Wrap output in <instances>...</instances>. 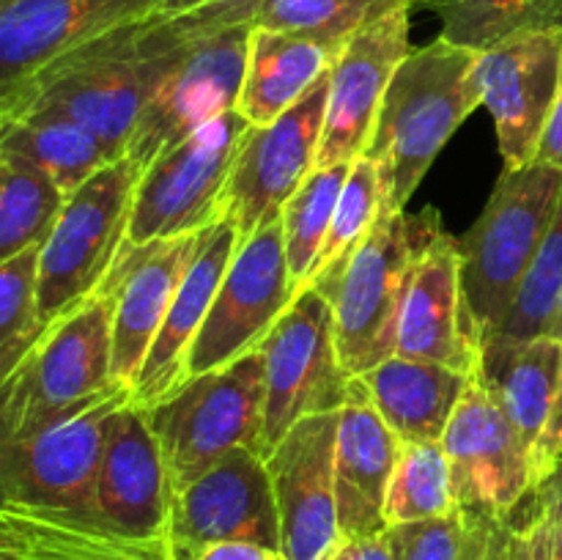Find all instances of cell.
Segmentation results:
<instances>
[{
	"label": "cell",
	"instance_id": "obj_27",
	"mask_svg": "<svg viewBox=\"0 0 562 560\" xmlns=\"http://www.w3.org/2000/svg\"><path fill=\"white\" fill-rule=\"evenodd\" d=\"M562 340L552 335L483 349L481 373L525 445L536 450L558 384Z\"/></svg>",
	"mask_w": 562,
	"mask_h": 560
},
{
	"label": "cell",
	"instance_id": "obj_39",
	"mask_svg": "<svg viewBox=\"0 0 562 560\" xmlns=\"http://www.w3.org/2000/svg\"><path fill=\"white\" fill-rule=\"evenodd\" d=\"M481 560H530V538L525 519H488L483 516Z\"/></svg>",
	"mask_w": 562,
	"mask_h": 560
},
{
	"label": "cell",
	"instance_id": "obj_2",
	"mask_svg": "<svg viewBox=\"0 0 562 560\" xmlns=\"http://www.w3.org/2000/svg\"><path fill=\"white\" fill-rule=\"evenodd\" d=\"M477 49L437 36L401 60L384 91L366 157L382 190V209L404 212L437 154L483 104Z\"/></svg>",
	"mask_w": 562,
	"mask_h": 560
},
{
	"label": "cell",
	"instance_id": "obj_42",
	"mask_svg": "<svg viewBox=\"0 0 562 560\" xmlns=\"http://www.w3.org/2000/svg\"><path fill=\"white\" fill-rule=\"evenodd\" d=\"M530 511L562 525V461L558 464V470L552 472V478L532 494Z\"/></svg>",
	"mask_w": 562,
	"mask_h": 560
},
{
	"label": "cell",
	"instance_id": "obj_41",
	"mask_svg": "<svg viewBox=\"0 0 562 560\" xmlns=\"http://www.w3.org/2000/svg\"><path fill=\"white\" fill-rule=\"evenodd\" d=\"M190 560H285V555L280 549L250 541H220L203 547Z\"/></svg>",
	"mask_w": 562,
	"mask_h": 560
},
{
	"label": "cell",
	"instance_id": "obj_40",
	"mask_svg": "<svg viewBox=\"0 0 562 560\" xmlns=\"http://www.w3.org/2000/svg\"><path fill=\"white\" fill-rule=\"evenodd\" d=\"M527 538H530V560H562V525L541 514L525 516Z\"/></svg>",
	"mask_w": 562,
	"mask_h": 560
},
{
	"label": "cell",
	"instance_id": "obj_20",
	"mask_svg": "<svg viewBox=\"0 0 562 560\" xmlns=\"http://www.w3.org/2000/svg\"><path fill=\"white\" fill-rule=\"evenodd\" d=\"M198 234L126 245L104 275L115 291L113 307V379L135 388L143 360L162 327L181 278L195 258Z\"/></svg>",
	"mask_w": 562,
	"mask_h": 560
},
{
	"label": "cell",
	"instance_id": "obj_4",
	"mask_svg": "<svg viewBox=\"0 0 562 560\" xmlns=\"http://www.w3.org/2000/svg\"><path fill=\"white\" fill-rule=\"evenodd\" d=\"M562 201V170L536 163L505 170L481 217L459 239L461 280L483 346L505 318L547 242Z\"/></svg>",
	"mask_w": 562,
	"mask_h": 560
},
{
	"label": "cell",
	"instance_id": "obj_43",
	"mask_svg": "<svg viewBox=\"0 0 562 560\" xmlns=\"http://www.w3.org/2000/svg\"><path fill=\"white\" fill-rule=\"evenodd\" d=\"M541 163L554 165V168L562 170V86L558 93V102H554L552 119H549L547 132H543L541 148H538V157Z\"/></svg>",
	"mask_w": 562,
	"mask_h": 560
},
{
	"label": "cell",
	"instance_id": "obj_10",
	"mask_svg": "<svg viewBox=\"0 0 562 560\" xmlns=\"http://www.w3.org/2000/svg\"><path fill=\"white\" fill-rule=\"evenodd\" d=\"M296 296L283 247V223L261 225L236 245L201 333L187 355V379L261 349Z\"/></svg>",
	"mask_w": 562,
	"mask_h": 560
},
{
	"label": "cell",
	"instance_id": "obj_36",
	"mask_svg": "<svg viewBox=\"0 0 562 560\" xmlns=\"http://www.w3.org/2000/svg\"><path fill=\"white\" fill-rule=\"evenodd\" d=\"M393 560H481L483 516L456 508L439 519L387 527Z\"/></svg>",
	"mask_w": 562,
	"mask_h": 560
},
{
	"label": "cell",
	"instance_id": "obj_16",
	"mask_svg": "<svg viewBox=\"0 0 562 560\" xmlns=\"http://www.w3.org/2000/svg\"><path fill=\"white\" fill-rule=\"evenodd\" d=\"M412 5L395 9L382 20L346 38L327 71V110L316 168L355 163L371 143L384 91L401 60L412 53Z\"/></svg>",
	"mask_w": 562,
	"mask_h": 560
},
{
	"label": "cell",
	"instance_id": "obj_30",
	"mask_svg": "<svg viewBox=\"0 0 562 560\" xmlns=\"http://www.w3.org/2000/svg\"><path fill=\"white\" fill-rule=\"evenodd\" d=\"M448 42L486 49L521 31L562 27V0H428Z\"/></svg>",
	"mask_w": 562,
	"mask_h": 560
},
{
	"label": "cell",
	"instance_id": "obj_3",
	"mask_svg": "<svg viewBox=\"0 0 562 560\" xmlns=\"http://www.w3.org/2000/svg\"><path fill=\"white\" fill-rule=\"evenodd\" d=\"M437 223L439 212L431 206L417 217L379 209L349 261L311 285L333 305L335 346L349 377H362L395 355L417 256Z\"/></svg>",
	"mask_w": 562,
	"mask_h": 560
},
{
	"label": "cell",
	"instance_id": "obj_18",
	"mask_svg": "<svg viewBox=\"0 0 562 560\" xmlns=\"http://www.w3.org/2000/svg\"><path fill=\"white\" fill-rule=\"evenodd\" d=\"M395 355L439 362L464 377L481 371L483 338L464 294L459 239L442 228V220L426 236L417 256Z\"/></svg>",
	"mask_w": 562,
	"mask_h": 560
},
{
	"label": "cell",
	"instance_id": "obj_24",
	"mask_svg": "<svg viewBox=\"0 0 562 560\" xmlns=\"http://www.w3.org/2000/svg\"><path fill=\"white\" fill-rule=\"evenodd\" d=\"M0 560H176V552L168 536H126L91 514L0 497Z\"/></svg>",
	"mask_w": 562,
	"mask_h": 560
},
{
	"label": "cell",
	"instance_id": "obj_8",
	"mask_svg": "<svg viewBox=\"0 0 562 560\" xmlns=\"http://www.w3.org/2000/svg\"><path fill=\"white\" fill-rule=\"evenodd\" d=\"M247 126L239 110H228L176 146L162 148L137 181L126 245L198 234L217 223Z\"/></svg>",
	"mask_w": 562,
	"mask_h": 560
},
{
	"label": "cell",
	"instance_id": "obj_26",
	"mask_svg": "<svg viewBox=\"0 0 562 560\" xmlns=\"http://www.w3.org/2000/svg\"><path fill=\"white\" fill-rule=\"evenodd\" d=\"M338 49L316 38L252 25L236 110L250 126L272 124L327 75Z\"/></svg>",
	"mask_w": 562,
	"mask_h": 560
},
{
	"label": "cell",
	"instance_id": "obj_32",
	"mask_svg": "<svg viewBox=\"0 0 562 560\" xmlns=\"http://www.w3.org/2000/svg\"><path fill=\"white\" fill-rule=\"evenodd\" d=\"M459 508L442 443H401L398 461L384 497V522L412 525Z\"/></svg>",
	"mask_w": 562,
	"mask_h": 560
},
{
	"label": "cell",
	"instance_id": "obj_46",
	"mask_svg": "<svg viewBox=\"0 0 562 560\" xmlns=\"http://www.w3.org/2000/svg\"><path fill=\"white\" fill-rule=\"evenodd\" d=\"M547 335H552V338L562 340V291H560V300H558V311H554L552 324H549Z\"/></svg>",
	"mask_w": 562,
	"mask_h": 560
},
{
	"label": "cell",
	"instance_id": "obj_28",
	"mask_svg": "<svg viewBox=\"0 0 562 560\" xmlns=\"http://www.w3.org/2000/svg\"><path fill=\"white\" fill-rule=\"evenodd\" d=\"M0 148L36 165L64 198L119 159L99 137L58 115H0Z\"/></svg>",
	"mask_w": 562,
	"mask_h": 560
},
{
	"label": "cell",
	"instance_id": "obj_1",
	"mask_svg": "<svg viewBox=\"0 0 562 560\" xmlns=\"http://www.w3.org/2000/svg\"><path fill=\"white\" fill-rule=\"evenodd\" d=\"M179 20L143 16L75 49L22 88L0 115H58L124 157L148 99L195 38Z\"/></svg>",
	"mask_w": 562,
	"mask_h": 560
},
{
	"label": "cell",
	"instance_id": "obj_38",
	"mask_svg": "<svg viewBox=\"0 0 562 560\" xmlns=\"http://www.w3.org/2000/svg\"><path fill=\"white\" fill-rule=\"evenodd\" d=\"M562 461V351H560V371L558 384H554L552 410H549L547 426L538 437L536 450H532V494L552 478Z\"/></svg>",
	"mask_w": 562,
	"mask_h": 560
},
{
	"label": "cell",
	"instance_id": "obj_33",
	"mask_svg": "<svg viewBox=\"0 0 562 560\" xmlns=\"http://www.w3.org/2000/svg\"><path fill=\"white\" fill-rule=\"evenodd\" d=\"M415 3L417 0H263L252 25L344 47L346 38L360 27Z\"/></svg>",
	"mask_w": 562,
	"mask_h": 560
},
{
	"label": "cell",
	"instance_id": "obj_17",
	"mask_svg": "<svg viewBox=\"0 0 562 560\" xmlns=\"http://www.w3.org/2000/svg\"><path fill=\"white\" fill-rule=\"evenodd\" d=\"M338 412L302 417L267 456L285 560H322L344 541L335 500Z\"/></svg>",
	"mask_w": 562,
	"mask_h": 560
},
{
	"label": "cell",
	"instance_id": "obj_35",
	"mask_svg": "<svg viewBox=\"0 0 562 560\" xmlns=\"http://www.w3.org/2000/svg\"><path fill=\"white\" fill-rule=\"evenodd\" d=\"M379 209H382V190H379V176L371 159L362 154L351 163L349 179H346L344 192H340L338 209H335L333 225L327 231L322 250H318L313 272L307 278L305 289L329 275L333 269L344 267L351 253L357 250L362 239L368 236L371 225L376 223Z\"/></svg>",
	"mask_w": 562,
	"mask_h": 560
},
{
	"label": "cell",
	"instance_id": "obj_12",
	"mask_svg": "<svg viewBox=\"0 0 562 560\" xmlns=\"http://www.w3.org/2000/svg\"><path fill=\"white\" fill-rule=\"evenodd\" d=\"M327 88L324 75L272 124L247 126L223 201V217L231 220L239 242L278 220L289 198L316 170Z\"/></svg>",
	"mask_w": 562,
	"mask_h": 560
},
{
	"label": "cell",
	"instance_id": "obj_44",
	"mask_svg": "<svg viewBox=\"0 0 562 560\" xmlns=\"http://www.w3.org/2000/svg\"><path fill=\"white\" fill-rule=\"evenodd\" d=\"M355 555L357 560H393V552H390L387 530L376 533V536L355 538Z\"/></svg>",
	"mask_w": 562,
	"mask_h": 560
},
{
	"label": "cell",
	"instance_id": "obj_15",
	"mask_svg": "<svg viewBox=\"0 0 562 560\" xmlns=\"http://www.w3.org/2000/svg\"><path fill=\"white\" fill-rule=\"evenodd\" d=\"M168 538L176 560L209 544L250 541L280 549V516L267 461L239 448L173 492Z\"/></svg>",
	"mask_w": 562,
	"mask_h": 560
},
{
	"label": "cell",
	"instance_id": "obj_9",
	"mask_svg": "<svg viewBox=\"0 0 562 560\" xmlns=\"http://www.w3.org/2000/svg\"><path fill=\"white\" fill-rule=\"evenodd\" d=\"M267 360L261 459L278 448L302 417L338 412L349 399L351 379L335 346L333 305L318 289L294 296L261 344Z\"/></svg>",
	"mask_w": 562,
	"mask_h": 560
},
{
	"label": "cell",
	"instance_id": "obj_19",
	"mask_svg": "<svg viewBox=\"0 0 562 560\" xmlns=\"http://www.w3.org/2000/svg\"><path fill=\"white\" fill-rule=\"evenodd\" d=\"M154 0H0V108L93 38L151 14Z\"/></svg>",
	"mask_w": 562,
	"mask_h": 560
},
{
	"label": "cell",
	"instance_id": "obj_25",
	"mask_svg": "<svg viewBox=\"0 0 562 560\" xmlns=\"http://www.w3.org/2000/svg\"><path fill=\"white\" fill-rule=\"evenodd\" d=\"M360 379L401 443H442L472 377L439 362L393 355Z\"/></svg>",
	"mask_w": 562,
	"mask_h": 560
},
{
	"label": "cell",
	"instance_id": "obj_29",
	"mask_svg": "<svg viewBox=\"0 0 562 560\" xmlns=\"http://www.w3.org/2000/svg\"><path fill=\"white\" fill-rule=\"evenodd\" d=\"M64 201L36 165L0 148V267L47 239Z\"/></svg>",
	"mask_w": 562,
	"mask_h": 560
},
{
	"label": "cell",
	"instance_id": "obj_13",
	"mask_svg": "<svg viewBox=\"0 0 562 560\" xmlns=\"http://www.w3.org/2000/svg\"><path fill=\"white\" fill-rule=\"evenodd\" d=\"M252 22L195 38L148 99L126 154L146 168L162 148L176 146L217 115L236 110L245 80Z\"/></svg>",
	"mask_w": 562,
	"mask_h": 560
},
{
	"label": "cell",
	"instance_id": "obj_6",
	"mask_svg": "<svg viewBox=\"0 0 562 560\" xmlns=\"http://www.w3.org/2000/svg\"><path fill=\"white\" fill-rule=\"evenodd\" d=\"M267 360L256 349L214 371L190 377L148 406L146 417L162 448L173 492L195 481L231 450L261 456Z\"/></svg>",
	"mask_w": 562,
	"mask_h": 560
},
{
	"label": "cell",
	"instance_id": "obj_31",
	"mask_svg": "<svg viewBox=\"0 0 562 560\" xmlns=\"http://www.w3.org/2000/svg\"><path fill=\"white\" fill-rule=\"evenodd\" d=\"M349 170L351 163L333 165V168H316L302 181L300 190L289 198V203L280 212L285 261H289V272L296 285V294L305 291L318 250H322L324 239H327V231L333 225L335 209H338Z\"/></svg>",
	"mask_w": 562,
	"mask_h": 560
},
{
	"label": "cell",
	"instance_id": "obj_5",
	"mask_svg": "<svg viewBox=\"0 0 562 560\" xmlns=\"http://www.w3.org/2000/svg\"><path fill=\"white\" fill-rule=\"evenodd\" d=\"M113 307L108 280L55 318L0 388V439L31 437L113 384Z\"/></svg>",
	"mask_w": 562,
	"mask_h": 560
},
{
	"label": "cell",
	"instance_id": "obj_23",
	"mask_svg": "<svg viewBox=\"0 0 562 560\" xmlns=\"http://www.w3.org/2000/svg\"><path fill=\"white\" fill-rule=\"evenodd\" d=\"M239 236L228 217H220L201 231L195 258L181 278L179 291L168 307L162 327L143 360L137 382L132 388V401L143 410L159 404L165 395L179 390L187 382V355H190L195 335L201 333L206 313L212 307L223 275L234 258Z\"/></svg>",
	"mask_w": 562,
	"mask_h": 560
},
{
	"label": "cell",
	"instance_id": "obj_47",
	"mask_svg": "<svg viewBox=\"0 0 562 560\" xmlns=\"http://www.w3.org/2000/svg\"><path fill=\"white\" fill-rule=\"evenodd\" d=\"M426 3H428V0H426Z\"/></svg>",
	"mask_w": 562,
	"mask_h": 560
},
{
	"label": "cell",
	"instance_id": "obj_45",
	"mask_svg": "<svg viewBox=\"0 0 562 560\" xmlns=\"http://www.w3.org/2000/svg\"><path fill=\"white\" fill-rule=\"evenodd\" d=\"M322 560H357V555H355V541H349V538H344V541H340L335 549H329V552L324 555Z\"/></svg>",
	"mask_w": 562,
	"mask_h": 560
},
{
	"label": "cell",
	"instance_id": "obj_21",
	"mask_svg": "<svg viewBox=\"0 0 562 560\" xmlns=\"http://www.w3.org/2000/svg\"><path fill=\"white\" fill-rule=\"evenodd\" d=\"M173 486L143 406L130 401L110 426L97 478V516L137 538L168 536Z\"/></svg>",
	"mask_w": 562,
	"mask_h": 560
},
{
	"label": "cell",
	"instance_id": "obj_34",
	"mask_svg": "<svg viewBox=\"0 0 562 560\" xmlns=\"http://www.w3.org/2000/svg\"><path fill=\"white\" fill-rule=\"evenodd\" d=\"M38 247H27L0 267V388L44 335L36 296Z\"/></svg>",
	"mask_w": 562,
	"mask_h": 560
},
{
	"label": "cell",
	"instance_id": "obj_11",
	"mask_svg": "<svg viewBox=\"0 0 562 560\" xmlns=\"http://www.w3.org/2000/svg\"><path fill=\"white\" fill-rule=\"evenodd\" d=\"M453 497L461 511L508 519L532 497L530 448L499 406L483 373L467 384L442 437Z\"/></svg>",
	"mask_w": 562,
	"mask_h": 560
},
{
	"label": "cell",
	"instance_id": "obj_14",
	"mask_svg": "<svg viewBox=\"0 0 562 560\" xmlns=\"http://www.w3.org/2000/svg\"><path fill=\"white\" fill-rule=\"evenodd\" d=\"M475 75L505 170L536 163L562 86V27L521 31L481 49Z\"/></svg>",
	"mask_w": 562,
	"mask_h": 560
},
{
	"label": "cell",
	"instance_id": "obj_22",
	"mask_svg": "<svg viewBox=\"0 0 562 560\" xmlns=\"http://www.w3.org/2000/svg\"><path fill=\"white\" fill-rule=\"evenodd\" d=\"M401 453V439L384 423L360 377L351 379L349 399L338 412L335 443V500L340 536H376L387 530L384 497Z\"/></svg>",
	"mask_w": 562,
	"mask_h": 560
},
{
	"label": "cell",
	"instance_id": "obj_7",
	"mask_svg": "<svg viewBox=\"0 0 562 560\" xmlns=\"http://www.w3.org/2000/svg\"><path fill=\"white\" fill-rule=\"evenodd\" d=\"M143 168L124 154L104 165L60 206L38 247L36 296L44 329L91 296L126 242Z\"/></svg>",
	"mask_w": 562,
	"mask_h": 560
},
{
	"label": "cell",
	"instance_id": "obj_37",
	"mask_svg": "<svg viewBox=\"0 0 562 560\" xmlns=\"http://www.w3.org/2000/svg\"><path fill=\"white\" fill-rule=\"evenodd\" d=\"M263 0H154L151 16L181 20L198 33H214L223 27L252 22Z\"/></svg>",
	"mask_w": 562,
	"mask_h": 560
}]
</instances>
